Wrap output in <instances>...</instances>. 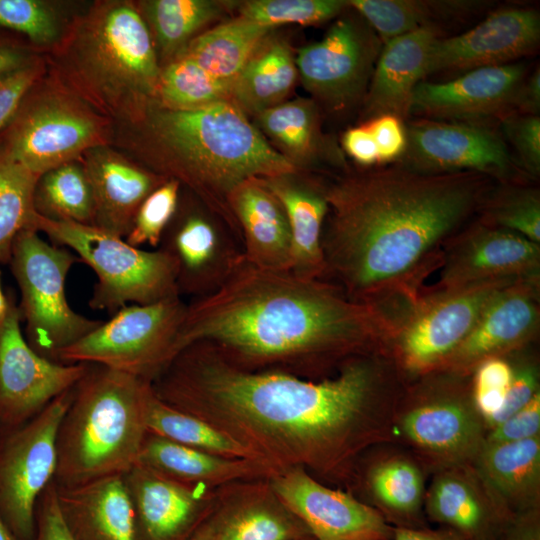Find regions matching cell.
I'll return each mask as SVG.
<instances>
[{
  "mask_svg": "<svg viewBox=\"0 0 540 540\" xmlns=\"http://www.w3.org/2000/svg\"><path fill=\"white\" fill-rule=\"evenodd\" d=\"M386 385L377 352L312 380L244 369L204 342L182 349L151 382L159 400L212 424L278 471L331 478L347 474L375 439Z\"/></svg>",
  "mask_w": 540,
  "mask_h": 540,
  "instance_id": "6da1fadb",
  "label": "cell"
},
{
  "mask_svg": "<svg viewBox=\"0 0 540 540\" xmlns=\"http://www.w3.org/2000/svg\"><path fill=\"white\" fill-rule=\"evenodd\" d=\"M325 192L324 280L389 315L419 296L484 190L472 172L405 167L352 176Z\"/></svg>",
  "mask_w": 540,
  "mask_h": 540,
  "instance_id": "7a4b0ae2",
  "label": "cell"
},
{
  "mask_svg": "<svg viewBox=\"0 0 540 540\" xmlns=\"http://www.w3.org/2000/svg\"><path fill=\"white\" fill-rule=\"evenodd\" d=\"M387 315L323 279L257 267L245 258L213 292L186 305L175 356L204 342L248 370L307 378L387 346Z\"/></svg>",
  "mask_w": 540,
  "mask_h": 540,
  "instance_id": "3957f363",
  "label": "cell"
},
{
  "mask_svg": "<svg viewBox=\"0 0 540 540\" xmlns=\"http://www.w3.org/2000/svg\"><path fill=\"white\" fill-rule=\"evenodd\" d=\"M150 132L170 157L172 179L184 181L211 207L229 212L240 184L297 173V165L273 148L232 101L193 110L151 108Z\"/></svg>",
  "mask_w": 540,
  "mask_h": 540,
  "instance_id": "277c9868",
  "label": "cell"
},
{
  "mask_svg": "<svg viewBox=\"0 0 540 540\" xmlns=\"http://www.w3.org/2000/svg\"><path fill=\"white\" fill-rule=\"evenodd\" d=\"M151 394L147 381L90 364L58 427L54 483L76 486L135 466L148 433Z\"/></svg>",
  "mask_w": 540,
  "mask_h": 540,
  "instance_id": "5b68a950",
  "label": "cell"
},
{
  "mask_svg": "<svg viewBox=\"0 0 540 540\" xmlns=\"http://www.w3.org/2000/svg\"><path fill=\"white\" fill-rule=\"evenodd\" d=\"M32 228L94 270L97 282L89 299L94 310L115 314L128 303L147 305L180 296L174 262L160 249L147 251L93 225L55 221L37 213Z\"/></svg>",
  "mask_w": 540,
  "mask_h": 540,
  "instance_id": "8992f818",
  "label": "cell"
},
{
  "mask_svg": "<svg viewBox=\"0 0 540 540\" xmlns=\"http://www.w3.org/2000/svg\"><path fill=\"white\" fill-rule=\"evenodd\" d=\"M79 261L74 252L48 243L33 229L21 231L13 243L8 264L20 290L24 336L35 352L52 361L103 322L75 312L66 298L67 275Z\"/></svg>",
  "mask_w": 540,
  "mask_h": 540,
  "instance_id": "52a82bcc",
  "label": "cell"
},
{
  "mask_svg": "<svg viewBox=\"0 0 540 540\" xmlns=\"http://www.w3.org/2000/svg\"><path fill=\"white\" fill-rule=\"evenodd\" d=\"M186 303L180 296L127 305L74 344L55 362L101 365L151 383L175 357Z\"/></svg>",
  "mask_w": 540,
  "mask_h": 540,
  "instance_id": "ba28073f",
  "label": "cell"
},
{
  "mask_svg": "<svg viewBox=\"0 0 540 540\" xmlns=\"http://www.w3.org/2000/svg\"><path fill=\"white\" fill-rule=\"evenodd\" d=\"M514 281L420 293L390 317L387 346L407 372L438 371L467 337L490 299Z\"/></svg>",
  "mask_w": 540,
  "mask_h": 540,
  "instance_id": "9c48e42d",
  "label": "cell"
},
{
  "mask_svg": "<svg viewBox=\"0 0 540 540\" xmlns=\"http://www.w3.org/2000/svg\"><path fill=\"white\" fill-rule=\"evenodd\" d=\"M80 51L84 70L113 103L137 105L157 95L161 68L148 26L131 5L101 9L86 26Z\"/></svg>",
  "mask_w": 540,
  "mask_h": 540,
  "instance_id": "30bf717a",
  "label": "cell"
},
{
  "mask_svg": "<svg viewBox=\"0 0 540 540\" xmlns=\"http://www.w3.org/2000/svg\"><path fill=\"white\" fill-rule=\"evenodd\" d=\"M73 388L27 423L0 435V518L16 540L34 538L37 502L54 480L57 431Z\"/></svg>",
  "mask_w": 540,
  "mask_h": 540,
  "instance_id": "8fae6325",
  "label": "cell"
},
{
  "mask_svg": "<svg viewBox=\"0 0 540 540\" xmlns=\"http://www.w3.org/2000/svg\"><path fill=\"white\" fill-rule=\"evenodd\" d=\"M101 143L90 111L62 96H28L0 131V148L37 176L75 162Z\"/></svg>",
  "mask_w": 540,
  "mask_h": 540,
  "instance_id": "7c38bea8",
  "label": "cell"
},
{
  "mask_svg": "<svg viewBox=\"0 0 540 540\" xmlns=\"http://www.w3.org/2000/svg\"><path fill=\"white\" fill-rule=\"evenodd\" d=\"M0 321V435L27 423L55 398L72 389L90 364L47 359L28 344L14 294Z\"/></svg>",
  "mask_w": 540,
  "mask_h": 540,
  "instance_id": "4fadbf2b",
  "label": "cell"
},
{
  "mask_svg": "<svg viewBox=\"0 0 540 540\" xmlns=\"http://www.w3.org/2000/svg\"><path fill=\"white\" fill-rule=\"evenodd\" d=\"M429 387L398 420L401 435L441 468L471 465L484 445L486 426L471 388L455 380Z\"/></svg>",
  "mask_w": 540,
  "mask_h": 540,
  "instance_id": "5bb4252c",
  "label": "cell"
},
{
  "mask_svg": "<svg viewBox=\"0 0 540 540\" xmlns=\"http://www.w3.org/2000/svg\"><path fill=\"white\" fill-rule=\"evenodd\" d=\"M378 55L372 32L352 18H342L320 41L302 47L295 64L312 95L333 109H342L365 91Z\"/></svg>",
  "mask_w": 540,
  "mask_h": 540,
  "instance_id": "9a60e30c",
  "label": "cell"
},
{
  "mask_svg": "<svg viewBox=\"0 0 540 540\" xmlns=\"http://www.w3.org/2000/svg\"><path fill=\"white\" fill-rule=\"evenodd\" d=\"M268 482L284 506L314 540H389L383 515L352 495L332 489L302 468L276 472Z\"/></svg>",
  "mask_w": 540,
  "mask_h": 540,
  "instance_id": "2e32d148",
  "label": "cell"
},
{
  "mask_svg": "<svg viewBox=\"0 0 540 540\" xmlns=\"http://www.w3.org/2000/svg\"><path fill=\"white\" fill-rule=\"evenodd\" d=\"M440 280L447 290L495 280H539L540 244L488 223L455 235L445 246Z\"/></svg>",
  "mask_w": 540,
  "mask_h": 540,
  "instance_id": "e0dca14e",
  "label": "cell"
},
{
  "mask_svg": "<svg viewBox=\"0 0 540 540\" xmlns=\"http://www.w3.org/2000/svg\"><path fill=\"white\" fill-rule=\"evenodd\" d=\"M539 280H517L487 303L472 330L438 371L466 376L483 361L518 350L539 329Z\"/></svg>",
  "mask_w": 540,
  "mask_h": 540,
  "instance_id": "ac0fdd59",
  "label": "cell"
},
{
  "mask_svg": "<svg viewBox=\"0 0 540 540\" xmlns=\"http://www.w3.org/2000/svg\"><path fill=\"white\" fill-rule=\"evenodd\" d=\"M122 477L139 540H188L217 502L219 488L183 483L141 464Z\"/></svg>",
  "mask_w": 540,
  "mask_h": 540,
  "instance_id": "d6986e66",
  "label": "cell"
},
{
  "mask_svg": "<svg viewBox=\"0 0 540 540\" xmlns=\"http://www.w3.org/2000/svg\"><path fill=\"white\" fill-rule=\"evenodd\" d=\"M405 135L401 155L406 167L416 171L504 174L510 167L502 139L478 125L425 120L411 125Z\"/></svg>",
  "mask_w": 540,
  "mask_h": 540,
  "instance_id": "ffe728a7",
  "label": "cell"
},
{
  "mask_svg": "<svg viewBox=\"0 0 540 540\" xmlns=\"http://www.w3.org/2000/svg\"><path fill=\"white\" fill-rule=\"evenodd\" d=\"M539 39L540 19L536 11H496L465 33L438 38L429 53L426 75L510 64L534 50Z\"/></svg>",
  "mask_w": 540,
  "mask_h": 540,
  "instance_id": "44dd1931",
  "label": "cell"
},
{
  "mask_svg": "<svg viewBox=\"0 0 540 540\" xmlns=\"http://www.w3.org/2000/svg\"><path fill=\"white\" fill-rule=\"evenodd\" d=\"M158 249L174 262L179 295L193 299L217 289L244 258L239 241L197 212L170 222Z\"/></svg>",
  "mask_w": 540,
  "mask_h": 540,
  "instance_id": "7402d4cb",
  "label": "cell"
},
{
  "mask_svg": "<svg viewBox=\"0 0 540 540\" xmlns=\"http://www.w3.org/2000/svg\"><path fill=\"white\" fill-rule=\"evenodd\" d=\"M523 77V66L510 63L476 68L445 83L421 81L409 114L460 121L490 117L514 104Z\"/></svg>",
  "mask_w": 540,
  "mask_h": 540,
  "instance_id": "603a6c76",
  "label": "cell"
},
{
  "mask_svg": "<svg viewBox=\"0 0 540 540\" xmlns=\"http://www.w3.org/2000/svg\"><path fill=\"white\" fill-rule=\"evenodd\" d=\"M424 503L432 521L464 540H500L512 518L492 498L472 465L441 468Z\"/></svg>",
  "mask_w": 540,
  "mask_h": 540,
  "instance_id": "cb8c5ba5",
  "label": "cell"
},
{
  "mask_svg": "<svg viewBox=\"0 0 540 540\" xmlns=\"http://www.w3.org/2000/svg\"><path fill=\"white\" fill-rule=\"evenodd\" d=\"M212 540H300L310 535L279 500L268 479L219 488Z\"/></svg>",
  "mask_w": 540,
  "mask_h": 540,
  "instance_id": "d4e9b609",
  "label": "cell"
},
{
  "mask_svg": "<svg viewBox=\"0 0 540 540\" xmlns=\"http://www.w3.org/2000/svg\"><path fill=\"white\" fill-rule=\"evenodd\" d=\"M84 169L95 202L93 226L121 238L145 198L167 180L98 146L88 151Z\"/></svg>",
  "mask_w": 540,
  "mask_h": 540,
  "instance_id": "484cf974",
  "label": "cell"
},
{
  "mask_svg": "<svg viewBox=\"0 0 540 540\" xmlns=\"http://www.w3.org/2000/svg\"><path fill=\"white\" fill-rule=\"evenodd\" d=\"M55 486L61 513L78 540H139L134 507L122 475Z\"/></svg>",
  "mask_w": 540,
  "mask_h": 540,
  "instance_id": "4316f807",
  "label": "cell"
},
{
  "mask_svg": "<svg viewBox=\"0 0 540 540\" xmlns=\"http://www.w3.org/2000/svg\"><path fill=\"white\" fill-rule=\"evenodd\" d=\"M244 258L270 270L290 271L291 233L284 208L259 179L248 180L227 200Z\"/></svg>",
  "mask_w": 540,
  "mask_h": 540,
  "instance_id": "83f0119b",
  "label": "cell"
},
{
  "mask_svg": "<svg viewBox=\"0 0 540 540\" xmlns=\"http://www.w3.org/2000/svg\"><path fill=\"white\" fill-rule=\"evenodd\" d=\"M437 39L435 29L425 25L384 43L366 96L368 115L400 118L409 114L412 93L426 76L429 53Z\"/></svg>",
  "mask_w": 540,
  "mask_h": 540,
  "instance_id": "f1b7e54d",
  "label": "cell"
},
{
  "mask_svg": "<svg viewBox=\"0 0 540 540\" xmlns=\"http://www.w3.org/2000/svg\"><path fill=\"white\" fill-rule=\"evenodd\" d=\"M137 464L174 480L211 489L269 479L278 472L262 461L222 457L150 432L145 436Z\"/></svg>",
  "mask_w": 540,
  "mask_h": 540,
  "instance_id": "f546056e",
  "label": "cell"
},
{
  "mask_svg": "<svg viewBox=\"0 0 540 540\" xmlns=\"http://www.w3.org/2000/svg\"><path fill=\"white\" fill-rule=\"evenodd\" d=\"M471 465L492 498L511 517L539 508L540 435L515 442H484Z\"/></svg>",
  "mask_w": 540,
  "mask_h": 540,
  "instance_id": "4dcf8cb0",
  "label": "cell"
},
{
  "mask_svg": "<svg viewBox=\"0 0 540 540\" xmlns=\"http://www.w3.org/2000/svg\"><path fill=\"white\" fill-rule=\"evenodd\" d=\"M279 200L291 233V269L294 274L323 279V227L328 214L325 189L296 177V173L259 179Z\"/></svg>",
  "mask_w": 540,
  "mask_h": 540,
  "instance_id": "1f68e13d",
  "label": "cell"
},
{
  "mask_svg": "<svg viewBox=\"0 0 540 540\" xmlns=\"http://www.w3.org/2000/svg\"><path fill=\"white\" fill-rule=\"evenodd\" d=\"M269 36L230 89V100L245 114L255 116L284 102L298 77L295 58L289 45Z\"/></svg>",
  "mask_w": 540,
  "mask_h": 540,
  "instance_id": "d6a6232c",
  "label": "cell"
},
{
  "mask_svg": "<svg viewBox=\"0 0 540 540\" xmlns=\"http://www.w3.org/2000/svg\"><path fill=\"white\" fill-rule=\"evenodd\" d=\"M271 30L238 16L195 36L178 57L192 60L231 89Z\"/></svg>",
  "mask_w": 540,
  "mask_h": 540,
  "instance_id": "836d02e7",
  "label": "cell"
},
{
  "mask_svg": "<svg viewBox=\"0 0 540 540\" xmlns=\"http://www.w3.org/2000/svg\"><path fill=\"white\" fill-rule=\"evenodd\" d=\"M36 213L55 221L94 225L95 202L84 166L70 162L42 174L36 183Z\"/></svg>",
  "mask_w": 540,
  "mask_h": 540,
  "instance_id": "e575fe53",
  "label": "cell"
},
{
  "mask_svg": "<svg viewBox=\"0 0 540 540\" xmlns=\"http://www.w3.org/2000/svg\"><path fill=\"white\" fill-rule=\"evenodd\" d=\"M147 430L188 447L222 457L265 462L212 424L165 404L155 396L153 390L148 402Z\"/></svg>",
  "mask_w": 540,
  "mask_h": 540,
  "instance_id": "d590c367",
  "label": "cell"
},
{
  "mask_svg": "<svg viewBox=\"0 0 540 540\" xmlns=\"http://www.w3.org/2000/svg\"><path fill=\"white\" fill-rule=\"evenodd\" d=\"M223 6L211 0H153L144 3V12L162 53L175 59Z\"/></svg>",
  "mask_w": 540,
  "mask_h": 540,
  "instance_id": "8d00e7d4",
  "label": "cell"
},
{
  "mask_svg": "<svg viewBox=\"0 0 540 540\" xmlns=\"http://www.w3.org/2000/svg\"><path fill=\"white\" fill-rule=\"evenodd\" d=\"M38 178L0 148V264L9 263L18 234L33 229Z\"/></svg>",
  "mask_w": 540,
  "mask_h": 540,
  "instance_id": "74e56055",
  "label": "cell"
},
{
  "mask_svg": "<svg viewBox=\"0 0 540 540\" xmlns=\"http://www.w3.org/2000/svg\"><path fill=\"white\" fill-rule=\"evenodd\" d=\"M156 96L161 107L193 111L230 100V86L192 60L177 57L161 68Z\"/></svg>",
  "mask_w": 540,
  "mask_h": 540,
  "instance_id": "f35d334b",
  "label": "cell"
},
{
  "mask_svg": "<svg viewBox=\"0 0 540 540\" xmlns=\"http://www.w3.org/2000/svg\"><path fill=\"white\" fill-rule=\"evenodd\" d=\"M368 487L377 504L398 519L414 518L424 502L422 472L407 458L393 457L375 465Z\"/></svg>",
  "mask_w": 540,
  "mask_h": 540,
  "instance_id": "ab89813d",
  "label": "cell"
},
{
  "mask_svg": "<svg viewBox=\"0 0 540 540\" xmlns=\"http://www.w3.org/2000/svg\"><path fill=\"white\" fill-rule=\"evenodd\" d=\"M255 117L259 128L286 152L285 156L292 162L308 159L316 150L318 116L312 101H284Z\"/></svg>",
  "mask_w": 540,
  "mask_h": 540,
  "instance_id": "60d3db41",
  "label": "cell"
},
{
  "mask_svg": "<svg viewBox=\"0 0 540 540\" xmlns=\"http://www.w3.org/2000/svg\"><path fill=\"white\" fill-rule=\"evenodd\" d=\"M347 6L342 0H250L239 5V16L270 28L313 25L337 16Z\"/></svg>",
  "mask_w": 540,
  "mask_h": 540,
  "instance_id": "b9f144b4",
  "label": "cell"
},
{
  "mask_svg": "<svg viewBox=\"0 0 540 540\" xmlns=\"http://www.w3.org/2000/svg\"><path fill=\"white\" fill-rule=\"evenodd\" d=\"M347 3L364 17L384 43L428 25L426 21L431 14L427 4L413 0H350Z\"/></svg>",
  "mask_w": 540,
  "mask_h": 540,
  "instance_id": "7bdbcfd3",
  "label": "cell"
},
{
  "mask_svg": "<svg viewBox=\"0 0 540 540\" xmlns=\"http://www.w3.org/2000/svg\"><path fill=\"white\" fill-rule=\"evenodd\" d=\"M179 190L180 182L172 178L153 190L140 205L125 241L137 248L143 245L159 247L177 211Z\"/></svg>",
  "mask_w": 540,
  "mask_h": 540,
  "instance_id": "ee69618b",
  "label": "cell"
},
{
  "mask_svg": "<svg viewBox=\"0 0 540 540\" xmlns=\"http://www.w3.org/2000/svg\"><path fill=\"white\" fill-rule=\"evenodd\" d=\"M485 223L504 228L540 244V195L530 188H515L495 198Z\"/></svg>",
  "mask_w": 540,
  "mask_h": 540,
  "instance_id": "f6af8a7d",
  "label": "cell"
},
{
  "mask_svg": "<svg viewBox=\"0 0 540 540\" xmlns=\"http://www.w3.org/2000/svg\"><path fill=\"white\" fill-rule=\"evenodd\" d=\"M473 372L472 399L487 429L504 404L513 368L504 357H493L481 362Z\"/></svg>",
  "mask_w": 540,
  "mask_h": 540,
  "instance_id": "bcb514c9",
  "label": "cell"
},
{
  "mask_svg": "<svg viewBox=\"0 0 540 540\" xmlns=\"http://www.w3.org/2000/svg\"><path fill=\"white\" fill-rule=\"evenodd\" d=\"M0 27L15 31L37 44L57 36V20L52 10L37 0H0Z\"/></svg>",
  "mask_w": 540,
  "mask_h": 540,
  "instance_id": "7dc6e473",
  "label": "cell"
},
{
  "mask_svg": "<svg viewBox=\"0 0 540 540\" xmlns=\"http://www.w3.org/2000/svg\"><path fill=\"white\" fill-rule=\"evenodd\" d=\"M513 375L504 404L487 429L503 422L527 405L539 393V369L533 359L519 358L512 363Z\"/></svg>",
  "mask_w": 540,
  "mask_h": 540,
  "instance_id": "c3c4849f",
  "label": "cell"
},
{
  "mask_svg": "<svg viewBox=\"0 0 540 540\" xmlns=\"http://www.w3.org/2000/svg\"><path fill=\"white\" fill-rule=\"evenodd\" d=\"M507 138L515 147L524 167L534 175L540 172V118L525 115L507 118L503 122Z\"/></svg>",
  "mask_w": 540,
  "mask_h": 540,
  "instance_id": "681fc988",
  "label": "cell"
},
{
  "mask_svg": "<svg viewBox=\"0 0 540 540\" xmlns=\"http://www.w3.org/2000/svg\"><path fill=\"white\" fill-rule=\"evenodd\" d=\"M540 435V392L523 408L500 424L489 429L487 443H505L530 439Z\"/></svg>",
  "mask_w": 540,
  "mask_h": 540,
  "instance_id": "f907efd6",
  "label": "cell"
},
{
  "mask_svg": "<svg viewBox=\"0 0 540 540\" xmlns=\"http://www.w3.org/2000/svg\"><path fill=\"white\" fill-rule=\"evenodd\" d=\"M38 75V66L31 62L0 77V131L15 115Z\"/></svg>",
  "mask_w": 540,
  "mask_h": 540,
  "instance_id": "816d5d0a",
  "label": "cell"
},
{
  "mask_svg": "<svg viewBox=\"0 0 540 540\" xmlns=\"http://www.w3.org/2000/svg\"><path fill=\"white\" fill-rule=\"evenodd\" d=\"M33 540H78L61 513L54 481L47 486L38 499Z\"/></svg>",
  "mask_w": 540,
  "mask_h": 540,
  "instance_id": "f5cc1de1",
  "label": "cell"
},
{
  "mask_svg": "<svg viewBox=\"0 0 540 540\" xmlns=\"http://www.w3.org/2000/svg\"><path fill=\"white\" fill-rule=\"evenodd\" d=\"M368 128L375 140L380 161H389L401 156L406 144V135L399 118L382 115L374 118Z\"/></svg>",
  "mask_w": 540,
  "mask_h": 540,
  "instance_id": "db71d44e",
  "label": "cell"
},
{
  "mask_svg": "<svg viewBox=\"0 0 540 540\" xmlns=\"http://www.w3.org/2000/svg\"><path fill=\"white\" fill-rule=\"evenodd\" d=\"M345 150L358 163L372 165L379 162L378 149L368 127L349 129L343 137Z\"/></svg>",
  "mask_w": 540,
  "mask_h": 540,
  "instance_id": "11a10c76",
  "label": "cell"
},
{
  "mask_svg": "<svg viewBox=\"0 0 540 540\" xmlns=\"http://www.w3.org/2000/svg\"><path fill=\"white\" fill-rule=\"evenodd\" d=\"M500 540H540L539 508L514 515L506 525Z\"/></svg>",
  "mask_w": 540,
  "mask_h": 540,
  "instance_id": "9f6ffc18",
  "label": "cell"
},
{
  "mask_svg": "<svg viewBox=\"0 0 540 540\" xmlns=\"http://www.w3.org/2000/svg\"><path fill=\"white\" fill-rule=\"evenodd\" d=\"M29 63L30 55L23 46L0 37V77Z\"/></svg>",
  "mask_w": 540,
  "mask_h": 540,
  "instance_id": "6f0895ef",
  "label": "cell"
},
{
  "mask_svg": "<svg viewBox=\"0 0 540 540\" xmlns=\"http://www.w3.org/2000/svg\"><path fill=\"white\" fill-rule=\"evenodd\" d=\"M514 105L530 115H536L540 107V73L535 70L526 83L522 82L514 101Z\"/></svg>",
  "mask_w": 540,
  "mask_h": 540,
  "instance_id": "680465c9",
  "label": "cell"
},
{
  "mask_svg": "<svg viewBox=\"0 0 540 540\" xmlns=\"http://www.w3.org/2000/svg\"><path fill=\"white\" fill-rule=\"evenodd\" d=\"M393 540H464L459 534L448 529L437 530L397 527L393 529Z\"/></svg>",
  "mask_w": 540,
  "mask_h": 540,
  "instance_id": "91938a15",
  "label": "cell"
},
{
  "mask_svg": "<svg viewBox=\"0 0 540 540\" xmlns=\"http://www.w3.org/2000/svg\"><path fill=\"white\" fill-rule=\"evenodd\" d=\"M213 512V511H212ZM214 535V521L212 513L198 526L188 540H212Z\"/></svg>",
  "mask_w": 540,
  "mask_h": 540,
  "instance_id": "94428289",
  "label": "cell"
},
{
  "mask_svg": "<svg viewBox=\"0 0 540 540\" xmlns=\"http://www.w3.org/2000/svg\"><path fill=\"white\" fill-rule=\"evenodd\" d=\"M1 276L0 270V321L5 317L9 306V296L3 291Z\"/></svg>",
  "mask_w": 540,
  "mask_h": 540,
  "instance_id": "6125c7cd",
  "label": "cell"
},
{
  "mask_svg": "<svg viewBox=\"0 0 540 540\" xmlns=\"http://www.w3.org/2000/svg\"><path fill=\"white\" fill-rule=\"evenodd\" d=\"M0 540H16L11 531L0 518Z\"/></svg>",
  "mask_w": 540,
  "mask_h": 540,
  "instance_id": "be15d7a7",
  "label": "cell"
},
{
  "mask_svg": "<svg viewBox=\"0 0 540 540\" xmlns=\"http://www.w3.org/2000/svg\"><path fill=\"white\" fill-rule=\"evenodd\" d=\"M300 540H314V538L312 536H309L307 538H304V539H300Z\"/></svg>",
  "mask_w": 540,
  "mask_h": 540,
  "instance_id": "e7e4bbea",
  "label": "cell"
}]
</instances>
